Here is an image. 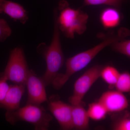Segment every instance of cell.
Segmentation results:
<instances>
[{"instance_id":"1","label":"cell","mask_w":130,"mask_h":130,"mask_svg":"<svg viewBox=\"0 0 130 130\" xmlns=\"http://www.w3.org/2000/svg\"><path fill=\"white\" fill-rule=\"evenodd\" d=\"M54 26L51 43L48 46L42 43L37 48L38 51L43 54L46 63V72L41 78L46 86L53 83L64 61L61 44L60 30L54 14Z\"/></svg>"},{"instance_id":"2","label":"cell","mask_w":130,"mask_h":130,"mask_svg":"<svg viewBox=\"0 0 130 130\" xmlns=\"http://www.w3.org/2000/svg\"><path fill=\"white\" fill-rule=\"evenodd\" d=\"M59 14L54 10L60 30L66 37L73 39L75 34L81 35L86 29L88 15L79 9L71 8L67 2L61 1L58 7Z\"/></svg>"},{"instance_id":"3","label":"cell","mask_w":130,"mask_h":130,"mask_svg":"<svg viewBox=\"0 0 130 130\" xmlns=\"http://www.w3.org/2000/svg\"><path fill=\"white\" fill-rule=\"evenodd\" d=\"M7 121L12 124L20 121L32 124L35 129H48L50 123L53 119L51 115L41 105L26 104L25 106L19 108L12 111H7L6 115Z\"/></svg>"},{"instance_id":"4","label":"cell","mask_w":130,"mask_h":130,"mask_svg":"<svg viewBox=\"0 0 130 130\" xmlns=\"http://www.w3.org/2000/svg\"><path fill=\"white\" fill-rule=\"evenodd\" d=\"M30 70L21 48L11 51L2 77L16 84L25 85Z\"/></svg>"},{"instance_id":"5","label":"cell","mask_w":130,"mask_h":130,"mask_svg":"<svg viewBox=\"0 0 130 130\" xmlns=\"http://www.w3.org/2000/svg\"><path fill=\"white\" fill-rule=\"evenodd\" d=\"M102 67L96 65L87 70L74 84L73 94L69 98L72 105L82 102V100L94 83L100 77Z\"/></svg>"},{"instance_id":"6","label":"cell","mask_w":130,"mask_h":130,"mask_svg":"<svg viewBox=\"0 0 130 130\" xmlns=\"http://www.w3.org/2000/svg\"><path fill=\"white\" fill-rule=\"evenodd\" d=\"M49 109L57 120L61 129H73L72 120V105L66 104L54 95L50 98Z\"/></svg>"},{"instance_id":"7","label":"cell","mask_w":130,"mask_h":130,"mask_svg":"<svg viewBox=\"0 0 130 130\" xmlns=\"http://www.w3.org/2000/svg\"><path fill=\"white\" fill-rule=\"evenodd\" d=\"M25 85L28 91L27 104L41 105L47 101L44 82L32 70H30Z\"/></svg>"},{"instance_id":"8","label":"cell","mask_w":130,"mask_h":130,"mask_svg":"<svg viewBox=\"0 0 130 130\" xmlns=\"http://www.w3.org/2000/svg\"><path fill=\"white\" fill-rule=\"evenodd\" d=\"M98 101L105 107L107 112L118 113L125 110L129 106V101L125 96L117 90L105 92Z\"/></svg>"},{"instance_id":"9","label":"cell","mask_w":130,"mask_h":130,"mask_svg":"<svg viewBox=\"0 0 130 130\" xmlns=\"http://www.w3.org/2000/svg\"><path fill=\"white\" fill-rule=\"evenodd\" d=\"M25 85L16 84L10 86L4 100L0 105L7 111H15L19 108L20 101L25 90Z\"/></svg>"},{"instance_id":"10","label":"cell","mask_w":130,"mask_h":130,"mask_svg":"<svg viewBox=\"0 0 130 130\" xmlns=\"http://www.w3.org/2000/svg\"><path fill=\"white\" fill-rule=\"evenodd\" d=\"M7 14L15 21L25 24L28 19L27 12L21 5L8 0H0V13Z\"/></svg>"},{"instance_id":"11","label":"cell","mask_w":130,"mask_h":130,"mask_svg":"<svg viewBox=\"0 0 130 130\" xmlns=\"http://www.w3.org/2000/svg\"><path fill=\"white\" fill-rule=\"evenodd\" d=\"M72 107V120L73 128L85 130L89 127V116L82 103Z\"/></svg>"},{"instance_id":"12","label":"cell","mask_w":130,"mask_h":130,"mask_svg":"<svg viewBox=\"0 0 130 130\" xmlns=\"http://www.w3.org/2000/svg\"><path fill=\"white\" fill-rule=\"evenodd\" d=\"M121 18L120 13L115 8H108L104 9L100 17L102 24L106 29L117 27L120 23Z\"/></svg>"},{"instance_id":"13","label":"cell","mask_w":130,"mask_h":130,"mask_svg":"<svg viewBox=\"0 0 130 130\" xmlns=\"http://www.w3.org/2000/svg\"><path fill=\"white\" fill-rule=\"evenodd\" d=\"M120 73L115 67L108 66L102 68L100 77L109 85V87L113 88L115 86Z\"/></svg>"},{"instance_id":"14","label":"cell","mask_w":130,"mask_h":130,"mask_svg":"<svg viewBox=\"0 0 130 130\" xmlns=\"http://www.w3.org/2000/svg\"><path fill=\"white\" fill-rule=\"evenodd\" d=\"M87 111L89 118L96 121L104 119L107 113L105 107L98 101L89 105Z\"/></svg>"},{"instance_id":"15","label":"cell","mask_w":130,"mask_h":130,"mask_svg":"<svg viewBox=\"0 0 130 130\" xmlns=\"http://www.w3.org/2000/svg\"><path fill=\"white\" fill-rule=\"evenodd\" d=\"M112 125L115 130H130V113L126 111L120 112Z\"/></svg>"},{"instance_id":"16","label":"cell","mask_w":130,"mask_h":130,"mask_svg":"<svg viewBox=\"0 0 130 130\" xmlns=\"http://www.w3.org/2000/svg\"><path fill=\"white\" fill-rule=\"evenodd\" d=\"M116 90L123 93L130 92V73L125 72L120 73L116 84Z\"/></svg>"},{"instance_id":"17","label":"cell","mask_w":130,"mask_h":130,"mask_svg":"<svg viewBox=\"0 0 130 130\" xmlns=\"http://www.w3.org/2000/svg\"><path fill=\"white\" fill-rule=\"evenodd\" d=\"M113 50L130 58V40H122L111 44Z\"/></svg>"},{"instance_id":"18","label":"cell","mask_w":130,"mask_h":130,"mask_svg":"<svg viewBox=\"0 0 130 130\" xmlns=\"http://www.w3.org/2000/svg\"><path fill=\"white\" fill-rule=\"evenodd\" d=\"M123 0H84V5H107L119 8Z\"/></svg>"},{"instance_id":"19","label":"cell","mask_w":130,"mask_h":130,"mask_svg":"<svg viewBox=\"0 0 130 130\" xmlns=\"http://www.w3.org/2000/svg\"><path fill=\"white\" fill-rule=\"evenodd\" d=\"M12 30L7 22L0 18V42L6 41L11 36Z\"/></svg>"},{"instance_id":"20","label":"cell","mask_w":130,"mask_h":130,"mask_svg":"<svg viewBox=\"0 0 130 130\" xmlns=\"http://www.w3.org/2000/svg\"><path fill=\"white\" fill-rule=\"evenodd\" d=\"M10 86L6 79L2 77L0 78V103L2 102L9 90Z\"/></svg>"}]
</instances>
